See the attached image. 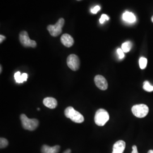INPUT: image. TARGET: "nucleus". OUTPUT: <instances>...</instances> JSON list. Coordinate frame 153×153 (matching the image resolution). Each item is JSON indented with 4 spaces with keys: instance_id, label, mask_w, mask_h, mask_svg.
I'll return each instance as SVG.
<instances>
[{
    "instance_id": "nucleus-14",
    "label": "nucleus",
    "mask_w": 153,
    "mask_h": 153,
    "mask_svg": "<svg viewBox=\"0 0 153 153\" xmlns=\"http://www.w3.org/2000/svg\"><path fill=\"white\" fill-rule=\"evenodd\" d=\"M131 43L130 42H126L124 43L121 45V49L124 53H127L131 51Z\"/></svg>"
},
{
    "instance_id": "nucleus-18",
    "label": "nucleus",
    "mask_w": 153,
    "mask_h": 153,
    "mask_svg": "<svg viewBox=\"0 0 153 153\" xmlns=\"http://www.w3.org/2000/svg\"><path fill=\"white\" fill-rule=\"evenodd\" d=\"M14 78L15 80L17 83H22V74L19 71H17L14 74Z\"/></svg>"
},
{
    "instance_id": "nucleus-19",
    "label": "nucleus",
    "mask_w": 153,
    "mask_h": 153,
    "mask_svg": "<svg viewBox=\"0 0 153 153\" xmlns=\"http://www.w3.org/2000/svg\"><path fill=\"white\" fill-rule=\"evenodd\" d=\"M117 54L119 55V57L120 59H123L125 57L124 52H123V51L122 50L121 48H118L117 50Z\"/></svg>"
},
{
    "instance_id": "nucleus-27",
    "label": "nucleus",
    "mask_w": 153,
    "mask_h": 153,
    "mask_svg": "<svg viewBox=\"0 0 153 153\" xmlns=\"http://www.w3.org/2000/svg\"><path fill=\"white\" fill-rule=\"evenodd\" d=\"M2 66L1 65V66H0V73H2Z\"/></svg>"
},
{
    "instance_id": "nucleus-30",
    "label": "nucleus",
    "mask_w": 153,
    "mask_h": 153,
    "mask_svg": "<svg viewBox=\"0 0 153 153\" xmlns=\"http://www.w3.org/2000/svg\"><path fill=\"white\" fill-rule=\"evenodd\" d=\"M77 1H81V0H77Z\"/></svg>"
},
{
    "instance_id": "nucleus-17",
    "label": "nucleus",
    "mask_w": 153,
    "mask_h": 153,
    "mask_svg": "<svg viewBox=\"0 0 153 153\" xmlns=\"http://www.w3.org/2000/svg\"><path fill=\"white\" fill-rule=\"evenodd\" d=\"M8 145V141L4 138L1 137L0 138V148L1 149H3V148L7 147Z\"/></svg>"
},
{
    "instance_id": "nucleus-22",
    "label": "nucleus",
    "mask_w": 153,
    "mask_h": 153,
    "mask_svg": "<svg viewBox=\"0 0 153 153\" xmlns=\"http://www.w3.org/2000/svg\"><path fill=\"white\" fill-rule=\"evenodd\" d=\"M27 73H23L22 74V83L25 81H26L27 79Z\"/></svg>"
},
{
    "instance_id": "nucleus-16",
    "label": "nucleus",
    "mask_w": 153,
    "mask_h": 153,
    "mask_svg": "<svg viewBox=\"0 0 153 153\" xmlns=\"http://www.w3.org/2000/svg\"><path fill=\"white\" fill-rule=\"evenodd\" d=\"M147 63H148V60L145 57H141L139 60V65L141 69H144L147 66Z\"/></svg>"
},
{
    "instance_id": "nucleus-29",
    "label": "nucleus",
    "mask_w": 153,
    "mask_h": 153,
    "mask_svg": "<svg viewBox=\"0 0 153 153\" xmlns=\"http://www.w3.org/2000/svg\"><path fill=\"white\" fill-rule=\"evenodd\" d=\"M37 109H38V111H40V108H39Z\"/></svg>"
},
{
    "instance_id": "nucleus-8",
    "label": "nucleus",
    "mask_w": 153,
    "mask_h": 153,
    "mask_svg": "<svg viewBox=\"0 0 153 153\" xmlns=\"http://www.w3.org/2000/svg\"><path fill=\"white\" fill-rule=\"evenodd\" d=\"M94 82L96 86L102 90H105L108 88V82L104 76L101 75L95 76Z\"/></svg>"
},
{
    "instance_id": "nucleus-3",
    "label": "nucleus",
    "mask_w": 153,
    "mask_h": 153,
    "mask_svg": "<svg viewBox=\"0 0 153 153\" xmlns=\"http://www.w3.org/2000/svg\"><path fill=\"white\" fill-rule=\"evenodd\" d=\"M109 116L108 112L103 108L99 109L95 113L94 121L97 126H102L109 120Z\"/></svg>"
},
{
    "instance_id": "nucleus-5",
    "label": "nucleus",
    "mask_w": 153,
    "mask_h": 153,
    "mask_svg": "<svg viewBox=\"0 0 153 153\" xmlns=\"http://www.w3.org/2000/svg\"><path fill=\"white\" fill-rule=\"evenodd\" d=\"M149 107L146 104H141L134 105L131 108L133 114L138 118L145 117L149 113Z\"/></svg>"
},
{
    "instance_id": "nucleus-6",
    "label": "nucleus",
    "mask_w": 153,
    "mask_h": 153,
    "mask_svg": "<svg viewBox=\"0 0 153 153\" xmlns=\"http://www.w3.org/2000/svg\"><path fill=\"white\" fill-rule=\"evenodd\" d=\"M19 41L23 46L25 47L35 48L36 47V43L35 40H31L28 33L23 31L19 33Z\"/></svg>"
},
{
    "instance_id": "nucleus-21",
    "label": "nucleus",
    "mask_w": 153,
    "mask_h": 153,
    "mask_svg": "<svg viewBox=\"0 0 153 153\" xmlns=\"http://www.w3.org/2000/svg\"><path fill=\"white\" fill-rule=\"evenodd\" d=\"M100 7L99 6H96L95 7H94L93 9L91 10V11L93 14H96L98 11L100 10Z\"/></svg>"
},
{
    "instance_id": "nucleus-25",
    "label": "nucleus",
    "mask_w": 153,
    "mask_h": 153,
    "mask_svg": "<svg viewBox=\"0 0 153 153\" xmlns=\"http://www.w3.org/2000/svg\"><path fill=\"white\" fill-rule=\"evenodd\" d=\"M63 153H71V149H67Z\"/></svg>"
},
{
    "instance_id": "nucleus-11",
    "label": "nucleus",
    "mask_w": 153,
    "mask_h": 153,
    "mask_svg": "<svg viewBox=\"0 0 153 153\" xmlns=\"http://www.w3.org/2000/svg\"><path fill=\"white\" fill-rule=\"evenodd\" d=\"M43 104L50 109H54L57 106V102L56 99L52 97H47L44 99Z\"/></svg>"
},
{
    "instance_id": "nucleus-7",
    "label": "nucleus",
    "mask_w": 153,
    "mask_h": 153,
    "mask_svg": "<svg viewBox=\"0 0 153 153\" xmlns=\"http://www.w3.org/2000/svg\"><path fill=\"white\" fill-rule=\"evenodd\" d=\"M67 65L73 71L78 70L80 66V61L78 57L74 54L69 55L67 58Z\"/></svg>"
},
{
    "instance_id": "nucleus-24",
    "label": "nucleus",
    "mask_w": 153,
    "mask_h": 153,
    "mask_svg": "<svg viewBox=\"0 0 153 153\" xmlns=\"http://www.w3.org/2000/svg\"><path fill=\"white\" fill-rule=\"evenodd\" d=\"M5 39H6V38L4 35H0V43H2Z\"/></svg>"
},
{
    "instance_id": "nucleus-10",
    "label": "nucleus",
    "mask_w": 153,
    "mask_h": 153,
    "mask_svg": "<svg viewBox=\"0 0 153 153\" xmlns=\"http://www.w3.org/2000/svg\"><path fill=\"white\" fill-rule=\"evenodd\" d=\"M126 146V142L123 140H119L114 145L112 153H123Z\"/></svg>"
},
{
    "instance_id": "nucleus-2",
    "label": "nucleus",
    "mask_w": 153,
    "mask_h": 153,
    "mask_svg": "<svg viewBox=\"0 0 153 153\" xmlns=\"http://www.w3.org/2000/svg\"><path fill=\"white\" fill-rule=\"evenodd\" d=\"M20 117L22 126L25 129L33 131L35 130L38 126L39 121L36 119H29L25 114H22Z\"/></svg>"
},
{
    "instance_id": "nucleus-28",
    "label": "nucleus",
    "mask_w": 153,
    "mask_h": 153,
    "mask_svg": "<svg viewBox=\"0 0 153 153\" xmlns=\"http://www.w3.org/2000/svg\"><path fill=\"white\" fill-rule=\"evenodd\" d=\"M152 22H153V16H152Z\"/></svg>"
},
{
    "instance_id": "nucleus-26",
    "label": "nucleus",
    "mask_w": 153,
    "mask_h": 153,
    "mask_svg": "<svg viewBox=\"0 0 153 153\" xmlns=\"http://www.w3.org/2000/svg\"><path fill=\"white\" fill-rule=\"evenodd\" d=\"M148 153H153V150H150Z\"/></svg>"
},
{
    "instance_id": "nucleus-13",
    "label": "nucleus",
    "mask_w": 153,
    "mask_h": 153,
    "mask_svg": "<svg viewBox=\"0 0 153 153\" xmlns=\"http://www.w3.org/2000/svg\"><path fill=\"white\" fill-rule=\"evenodd\" d=\"M123 19L124 21L128 23H133L136 21V16L132 13L126 11L123 15Z\"/></svg>"
},
{
    "instance_id": "nucleus-4",
    "label": "nucleus",
    "mask_w": 153,
    "mask_h": 153,
    "mask_svg": "<svg viewBox=\"0 0 153 153\" xmlns=\"http://www.w3.org/2000/svg\"><path fill=\"white\" fill-rule=\"evenodd\" d=\"M65 23V20L63 18H60L54 25H49L47 26V30L49 33L52 36H57L62 33V28Z\"/></svg>"
},
{
    "instance_id": "nucleus-9",
    "label": "nucleus",
    "mask_w": 153,
    "mask_h": 153,
    "mask_svg": "<svg viewBox=\"0 0 153 153\" xmlns=\"http://www.w3.org/2000/svg\"><path fill=\"white\" fill-rule=\"evenodd\" d=\"M61 42L66 47H71L74 44V39L68 33L63 34L61 37Z\"/></svg>"
},
{
    "instance_id": "nucleus-15",
    "label": "nucleus",
    "mask_w": 153,
    "mask_h": 153,
    "mask_svg": "<svg viewBox=\"0 0 153 153\" xmlns=\"http://www.w3.org/2000/svg\"><path fill=\"white\" fill-rule=\"evenodd\" d=\"M143 90H145V91H148V92L153 91V86H152L150 84L149 82H148L147 81L143 82Z\"/></svg>"
},
{
    "instance_id": "nucleus-12",
    "label": "nucleus",
    "mask_w": 153,
    "mask_h": 153,
    "mask_svg": "<svg viewBox=\"0 0 153 153\" xmlns=\"http://www.w3.org/2000/svg\"><path fill=\"white\" fill-rule=\"evenodd\" d=\"M60 149L59 145H56L53 147H51L48 145H44L42 148V153H59Z\"/></svg>"
},
{
    "instance_id": "nucleus-20",
    "label": "nucleus",
    "mask_w": 153,
    "mask_h": 153,
    "mask_svg": "<svg viewBox=\"0 0 153 153\" xmlns=\"http://www.w3.org/2000/svg\"><path fill=\"white\" fill-rule=\"evenodd\" d=\"M108 20H109V17L105 14H103L99 19V22L100 23H103L105 22V21H108Z\"/></svg>"
},
{
    "instance_id": "nucleus-23",
    "label": "nucleus",
    "mask_w": 153,
    "mask_h": 153,
    "mask_svg": "<svg viewBox=\"0 0 153 153\" xmlns=\"http://www.w3.org/2000/svg\"><path fill=\"white\" fill-rule=\"evenodd\" d=\"M132 152L131 153H138V151H137V146L136 145H133L132 146Z\"/></svg>"
},
{
    "instance_id": "nucleus-1",
    "label": "nucleus",
    "mask_w": 153,
    "mask_h": 153,
    "mask_svg": "<svg viewBox=\"0 0 153 153\" xmlns=\"http://www.w3.org/2000/svg\"><path fill=\"white\" fill-rule=\"evenodd\" d=\"M65 115L66 117L70 119L71 120L76 123H82L85 119L83 115L76 111V109L72 107H68L65 109Z\"/></svg>"
}]
</instances>
